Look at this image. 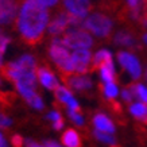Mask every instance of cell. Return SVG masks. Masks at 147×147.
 Returning a JSON list of instances; mask_svg holds the SVG:
<instances>
[{
	"label": "cell",
	"mask_w": 147,
	"mask_h": 147,
	"mask_svg": "<svg viewBox=\"0 0 147 147\" xmlns=\"http://www.w3.org/2000/svg\"><path fill=\"white\" fill-rule=\"evenodd\" d=\"M18 31L27 45H38L49 26V11L39 0H23L16 18Z\"/></svg>",
	"instance_id": "6da1fadb"
},
{
	"label": "cell",
	"mask_w": 147,
	"mask_h": 147,
	"mask_svg": "<svg viewBox=\"0 0 147 147\" xmlns=\"http://www.w3.org/2000/svg\"><path fill=\"white\" fill-rule=\"evenodd\" d=\"M49 54L53 62L58 66V69L62 71V74H73V61L71 55L69 54V47L63 43L62 39L54 38L49 49Z\"/></svg>",
	"instance_id": "7a4b0ae2"
},
{
	"label": "cell",
	"mask_w": 147,
	"mask_h": 147,
	"mask_svg": "<svg viewBox=\"0 0 147 147\" xmlns=\"http://www.w3.org/2000/svg\"><path fill=\"white\" fill-rule=\"evenodd\" d=\"M112 20L107 15L102 13H92L84 20V28L93 32L96 36L104 38L108 36L112 31Z\"/></svg>",
	"instance_id": "3957f363"
},
{
	"label": "cell",
	"mask_w": 147,
	"mask_h": 147,
	"mask_svg": "<svg viewBox=\"0 0 147 147\" xmlns=\"http://www.w3.org/2000/svg\"><path fill=\"white\" fill-rule=\"evenodd\" d=\"M63 43L69 47V49L77 50V49H89L90 46L93 45V39L88 32L76 27L74 30L67 31L65 36L62 38Z\"/></svg>",
	"instance_id": "277c9868"
},
{
	"label": "cell",
	"mask_w": 147,
	"mask_h": 147,
	"mask_svg": "<svg viewBox=\"0 0 147 147\" xmlns=\"http://www.w3.org/2000/svg\"><path fill=\"white\" fill-rule=\"evenodd\" d=\"M92 54L89 49H77L71 54L73 70L77 74H85L86 71L92 70Z\"/></svg>",
	"instance_id": "5b68a950"
},
{
	"label": "cell",
	"mask_w": 147,
	"mask_h": 147,
	"mask_svg": "<svg viewBox=\"0 0 147 147\" xmlns=\"http://www.w3.org/2000/svg\"><path fill=\"white\" fill-rule=\"evenodd\" d=\"M20 0H0V24L8 26L16 19Z\"/></svg>",
	"instance_id": "8992f818"
},
{
	"label": "cell",
	"mask_w": 147,
	"mask_h": 147,
	"mask_svg": "<svg viewBox=\"0 0 147 147\" xmlns=\"http://www.w3.org/2000/svg\"><path fill=\"white\" fill-rule=\"evenodd\" d=\"M117 61L121 66L124 67L125 70L129 73V76L132 77L134 80H138L140 74H142V69H140V63L136 58L129 53L125 51H120L117 54Z\"/></svg>",
	"instance_id": "52a82bcc"
},
{
	"label": "cell",
	"mask_w": 147,
	"mask_h": 147,
	"mask_svg": "<svg viewBox=\"0 0 147 147\" xmlns=\"http://www.w3.org/2000/svg\"><path fill=\"white\" fill-rule=\"evenodd\" d=\"M63 82L74 90H88L92 88V81L88 77H84L82 74L80 76H71L70 74H62Z\"/></svg>",
	"instance_id": "ba28073f"
},
{
	"label": "cell",
	"mask_w": 147,
	"mask_h": 147,
	"mask_svg": "<svg viewBox=\"0 0 147 147\" xmlns=\"http://www.w3.org/2000/svg\"><path fill=\"white\" fill-rule=\"evenodd\" d=\"M65 7L69 12L85 18L86 13L90 11V1L89 0H65Z\"/></svg>",
	"instance_id": "9c48e42d"
},
{
	"label": "cell",
	"mask_w": 147,
	"mask_h": 147,
	"mask_svg": "<svg viewBox=\"0 0 147 147\" xmlns=\"http://www.w3.org/2000/svg\"><path fill=\"white\" fill-rule=\"evenodd\" d=\"M55 97L59 102H62L67 107V109H74V111H80V105L76 101V98L71 96L70 90L65 88V86H58L55 89Z\"/></svg>",
	"instance_id": "30bf717a"
},
{
	"label": "cell",
	"mask_w": 147,
	"mask_h": 147,
	"mask_svg": "<svg viewBox=\"0 0 147 147\" xmlns=\"http://www.w3.org/2000/svg\"><path fill=\"white\" fill-rule=\"evenodd\" d=\"M49 32L53 36L61 35L67 27H69V20H67V13L61 12L49 23Z\"/></svg>",
	"instance_id": "8fae6325"
},
{
	"label": "cell",
	"mask_w": 147,
	"mask_h": 147,
	"mask_svg": "<svg viewBox=\"0 0 147 147\" xmlns=\"http://www.w3.org/2000/svg\"><path fill=\"white\" fill-rule=\"evenodd\" d=\"M36 76H38V80H39L40 84L43 85L45 88H47V89L55 90L59 86L58 80L47 67H38L36 69Z\"/></svg>",
	"instance_id": "7c38bea8"
},
{
	"label": "cell",
	"mask_w": 147,
	"mask_h": 147,
	"mask_svg": "<svg viewBox=\"0 0 147 147\" xmlns=\"http://www.w3.org/2000/svg\"><path fill=\"white\" fill-rule=\"evenodd\" d=\"M93 124L96 127V129H100V131H104V132H108V134H113L115 132V125L111 121V119L105 116L104 113H97V115L93 117Z\"/></svg>",
	"instance_id": "4fadbf2b"
},
{
	"label": "cell",
	"mask_w": 147,
	"mask_h": 147,
	"mask_svg": "<svg viewBox=\"0 0 147 147\" xmlns=\"http://www.w3.org/2000/svg\"><path fill=\"white\" fill-rule=\"evenodd\" d=\"M62 144L63 146H67V147H78L81 146V139L78 136L74 129H66L62 135Z\"/></svg>",
	"instance_id": "5bb4252c"
},
{
	"label": "cell",
	"mask_w": 147,
	"mask_h": 147,
	"mask_svg": "<svg viewBox=\"0 0 147 147\" xmlns=\"http://www.w3.org/2000/svg\"><path fill=\"white\" fill-rule=\"evenodd\" d=\"M98 70H100V74H101V78L104 82H115V69H113L112 59L102 63L101 66L98 67Z\"/></svg>",
	"instance_id": "9a60e30c"
},
{
	"label": "cell",
	"mask_w": 147,
	"mask_h": 147,
	"mask_svg": "<svg viewBox=\"0 0 147 147\" xmlns=\"http://www.w3.org/2000/svg\"><path fill=\"white\" fill-rule=\"evenodd\" d=\"M111 59H112V55L108 50H100V51H97V53L94 54V57L92 58V70L98 69L102 63L108 62Z\"/></svg>",
	"instance_id": "2e32d148"
},
{
	"label": "cell",
	"mask_w": 147,
	"mask_h": 147,
	"mask_svg": "<svg viewBox=\"0 0 147 147\" xmlns=\"http://www.w3.org/2000/svg\"><path fill=\"white\" fill-rule=\"evenodd\" d=\"M129 112L132 113V116H135L136 119L144 120L147 117V105L144 102H135L129 107Z\"/></svg>",
	"instance_id": "e0dca14e"
},
{
	"label": "cell",
	"mask_w": 147,
	"mask_h": 147,
	"mask_svg": "<svg viewBox=\"0 0 147 147\" xmlns=\"http://www.w3.org/2000/svg\"><path fill=\"white\" fill-rule=\"evenodd\" d=\"M129 89L132 90L135 98H139L142 102H144L147 105V88L143 86L142 84H131Z\"/></svg>",
	"instance_id": "ac0fdd59"
},
{
	"label": "cell",
	"mask_w": 147,
	"mask_h": 147,
	"mask_svg": "<svg viewBox=\"0 0 147 147\" xmlns=\"http://www.w3.org/2000/svg\"><path fill=\"white\" fill-rule=\"evenodd\" d=\"M115 42H116V45H119V46H134V36L131 35V34H128V32H125V31H120V32H117L115 35Z\"/></svg>",
	"instance_id": "d6986e66"
},
{
	"label": "cell",
	"mask_w": 147,
	"mask_h": 147,
	"mask_svg": "<svg viewBox=\"0 0 147 147\" xmlns=\"http://www.w3.org/2000/svg\"><path fill=\"white\" fill-rule=\"evenodd\" d=\"M147 0H127L129 9H131V15L132 18L138 19L140 16V8H142L143 3H146Z\"/></svg>",
	"instance_id": "ffe728a7"
},
{
	"label": "cell",
	"mask_w": 147,
	"mask_h": 147,
	"mask_svg": "<svg viewBox=\"0 0 147 147\" xmlns=\"http://www.w3.org/2000/svg\"><path fill=\"white\" fill-rule=\"evenodd\" d=\"M93 134H94V136H96V139L107 143L109 146H115L116 144V140H115V138L112 136V134H108V132H104V131H100V129L93 131Z\"/></svg>",
	"instance_id": "44dd1931"
},
{
	"label": "cell",
	"mask_w": 147,
	"mask_h": 147,
	"mask_svg": "<svg viewBox=\"0 0 147 147\" xmlns=\"http://www.w3.org/2000/svg\"><path fill=\"white\" fill-rule=\"evenodd\" d=\"M102 93L107 98L113 100L117 96V86L115 85V82H105L104 88H102Z\"/></svg>",
	"instance_id": "7402d4cb"
},
{
	"label": "cell",
	"mask_w": 147,
	"mask_h": 147,
	"mask_svg": "<svg viewBox=\"0 0 147 147\" xmlns=\"http://www.w3.org/2000/svg\"><path fill=\"white\" fill-rule=\"evenodd\" d=\"M8 45H9V38L5 36L4 32L0 30V67H3V55H4Z\"/></svg>",
	"instance_id": "603a6c76"
},
{
	"label": "cell",
	"mask_w": 147,
	"mask_h": 147,
	"mask_svg": "<svg viewBox=\"0 0 147 147\" xmlns=\"http://www.w3.org/2000/svg\"><path fill=\"white\" fill-rule=\"evenodd\" d=\"M78 112H80V111H74V109H67V115H69V117L71 119V121H73L74 124L82 125V123H84V119H82V116H81Z\"/></svg>",
	"instance_id": "cb8c5ba5"
},
{
	"label": "cell",
	"mask_w": 147,
	"mask_h": 147,
	"mask_svg": "<svg viewBox=\"0 0 147 147\" xmlns=\"http://www.w3.org/2000/svg\"><path fill=\"white\" fill-rule=\"evenodd\" d=\"M121 96H123V100H124L125 102H131L135 98L134 93H132V90L129 89V86L127 88V89H124L123 92H121Z\"/></svg>",
	"instance_id": "d4e9b609"
},
{
	"label": "cell",
	"mask_w": 147,
	"mask_h": 147,
	"mask_svg": "<svg viewBox=\"0 0 147 147\" xmlns=\"http://www.w3.org/2000/svg\"><path fill=\"white\" fill-rule=\"evenodd\" d=\"M9 125H11V119L3 113H0V128H7Z\"/></svg>",
	"instance_id": "484cf974"
},
{
	"label": "cell",
	"mask_w": 147,
	"mask_h": 147,
	"mask_svg": "<svg viewBox=\"0 0 147 147\" xmlns=\"http://www.w3.org/2000/svg\"><path fill=\"white\" fill-rule=\"evenodd\" d=\"M11 143H12V146H15V147H20L24 144V140H23V138L20 135H13L12 138H11Z\"/></svg>",
	"instance_id": "4316f807"
},
{
	"label": "cell",
	"mask_w": 147,
	"mask_h": 147,
	"mask_svg": "<svg viewBox=\"0 0 147 147\" xmlns=\"http://www.w3.org/2000/svg\"><path fill=\"white\" fill-rule=\"evenodd\" d=\"M47 119L51 121H57V120H59V119H62V117H61V113L58 111H51L49 115H47Z\"/></svg>",
	"instance_id": "83f0119b"
},
{
	"label": "cell",
	"mask_w": 147,
	"mask_h": 147,
	"mask_svg": "<svg viewBox=\"0 0 147 147\" xmlns=\"http://www.w3.org/2000/svg\"><path fill=\"white\" fill-rule=\"evenodd\" d=\"M39 1L43 5H46V7H53V5L57 4L58 0H39Z\"/></svg>",
	"instance_id": "f1b7e54d"
},
{
	"label": "cell",
	"mask_w": 147,
	"mask_h": 147,
	"mask_svg": "<svg viewBox=\"0 0 147 147\" xmlns=\"http://www.w3.org/2000/svg\"><path fill=\"white\" fill-rule=\"evenodd\" d=\"M53 127H54V129L59 131V129H61V128L63 127V120H62V119H59V120L54 121V123H53Z\"/></svg>",
	"instance_id": "f546056e"
},
{
	"label": "cell",
	"mask_w": 147,
	"mask_h": 147,
	"mask_svg": "<svg viewBox=\"0 0 147 147\" xmlns=\"http://www.w3.org/2000/svg\"><path fill=\"white\" fill-rule=\"evenodd\" d=\"M24 144H26V146H28V147H38V146H40L39 143L34 142V140H31V139H27L26 142H24Z\"/></svg>",
	"instance_id": "4dcf8cb0"
},
{
	"label": "cell",
	"mask_w": 147,
	"mask_h": 147,
	"mask_svg": "<svg viewBox=\"0 0 147 147\" xmlns=\"http://www.w3.org/2000/svg\"><path fill=\"white\" fill-rule=\"evenodd\" d=\"M43 146H46V147H58L59 144H58L57 142H53V140H47V142L43 143Z\"/></svg>",
	"instance_id": "1f68e13d"
},
{
	"label": "cell",
	"mask_w": 147,
	"mask_h": 147,
	"mask_svg": "<svg viewBox=\"0 0 147 147\" xmlns=\"http://www.w3.org/2000/svg\"><path fill=\"white\" fill-rule=\"evenodd\" d=\"M5 146H7V140L4 139L3 134L0 132V147H5Z\"/></svg>",
	"instance_id": "d6a6232c"
},
{
	"label": "cell",
	"mask_w": 147,
	"mask_h": 147,
	"mask_svg": "<svg viewBox=\"0 0 147 147\" xmlns=\"http://www.w3.org/2000/svg\"><path fill=\"white\" fill-rule=\"evenodd\" d=\"M143 39H144V42H146V43H147V34H146V35H144V38H143Z\"/></svg>",
	"instance_id": "836d02e7"
},
{
	"label": "cell",
	"mask_w": 147,
	"mask_h": 147,
	"mask_svg": "<svg viewBox=\"0 0 147 147\" xmlns=\"http://www.w3.org/2000/svg\"><path fill=\"white\" fill-rule=\"evenodd\" d=\"M146 80H147V70H146Z\"/></svg>",
	"instance_id": "e575fe53"
},
{
	"label": "cell",
	"mask_w": 147,
	"mask_h": 147,
	"mask_svg": "<svg viewBox=\"0 0 147 147\" xmlns=\"http://www.w3.org/2000/svg\"><path fill=\"white\" fill-rule=\"evenodd\" d=\"M0 85H1V81H0Z\"/></svg>",
	"instance_id": "d590c367"
}]
</instances>
